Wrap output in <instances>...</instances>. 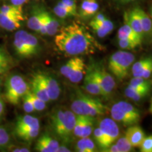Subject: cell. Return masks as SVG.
Listing matches in <instances>:
<instances>
[{
    "instance_id": "obj_9",
    "label": "cell",
    "mask_w": 152,
    "mask_h": 152,
    "mask_svg": "<svg viewBox=\"0 0 152 152\" xmlns=\"http://www.w3.org/2000/svg\"><path fill=\"white\" fill-rule=\"evenodd\" d=\"M36 76L42 82L48 94L49 99L56 100L59 96L61 93L60 86L58 82L54 77L45 73H38Z\"/></svg>"
},
{
    "instance_id": "obj_22",
    "label": "cell",
    "mask_w": 152,
    "mask_h": 152,
    "mask_svg": "<svg viewBox=\"0 0 152 152\" xmlns=\"http://www.w3.org/2000/svg\"><path fill=\"white\" fill-rule=\"evenodd\" d=\"M45 11L40 9L34 10L33 14L28 20V27L30 29L35 30L36 32H39L44 20Z\"/></svg>"
},
{
    "instance_id": "obj_39",
    "label": "cell",
    "mask_w": 152,
    "mask_h": 152,
    "mask_svg": "<svg viewBox=\"0 0 152 152\" xmlns=\"http://www.w3.org/2000/svg\"><path fill=\"white\" fill-rule=\"evenodd\" d=\"M139 147L142 152H152V135L145 137Z\"/></svg>"
},
{
    "instance_id": "obj_11",
    "label": "cell",
    "mask_w": 152,
    "mask_h": 152,
    "mask_svg": "<svg viewBox=\"0 0 152 152\" xmlns=\"http://www.w3.org/2000/svg\"><path fill=\"white\" fill-rule=\"evenodd\" d=\"M59 143L48 134H44L38 139L35 149L40 152H57Z\"/></svg>"
},
{
    "instance_id": "obj_10",
    "label": "cell",
    "mask_w": 152,
    "mask_h": 152,
    "mask_svg": "<svg viewBox=\"0 0 152 152\" xmlns=\"http://www.w3.org/2000/svg\"><path fill=\"white\" fill-rule=\"evenodd\" d=\"M132 73L134 77L148 79L152 73V57H147L132 64Z\"/></svg>"
},
{
    "instance_id": "obj_7",
    "label": "cell",
    "mask_w": 152,
    "mask_h": 152,
    "mask_svg": "<svg viewBox=\"0 0 152 152\" xmlns=\"http://www.w3.org/2000/svg\"><path fill=\"white\" fill-rule=\"evenodd\" d=\"M76 114L70 110H65L64 118L56 128L54 132L64 142H69L73 135V130L76 122Z\"/></svg>"
},
{
    "instance_id": "obj_24",
    "label": "cell",
    "mask_w": 152,
    "mask_h": 152,
    "mask_svg": "<svg viewBox=\"0 0 152 152\" xmlns=\"http://www.w3.org/2000/svg\"><path fill=\"white\" fill-rule=\"evenodd\" d=\"M137 11L140 19V22L144 35H150L152 34V20L148 14L142 9L136 7Z\"/></svg>"
},
{
    "instance_id": "obj_29",
    "label": "cell",
    "mask_w": 152,
    "mask_h": 152,
    "mask_svg": "<svg viewBox=\"0 0 152 152\" xmlns=\"http://www.w3.org/2000/svg\"><path fill=\"white\" fill-rule=\"evenodd\" d=\"M83 60V58H80V57H74V58L68 60L67 63L61 68L60 72L61 75L68 78V76L71 75L73 70L78 66V64Z\"/></svg>"
},
{
    "instance_id": "obj_19",
    "label": "cell",
    "mask_w": 152,
    "mask_h": 152,
    "mask_svg": "<svg viewBox=\"0 0 152 152\" xmlns=\"http://www.w3.org/2000/svg\"><path fill=\"white\" fill-rule=\"evenodd\" d=\"M116 104L126 114L132 125H135L139 123V121H140V118H141V114H140V111L137 108L128 102H123V101L117 102Z\"/></svg>"
},
{
    "instance_id": "obj_2",
    "label": "cell",
    "mask_w": 152,
    "mask_h": 152,
    "mask_svg": "<svg viewBox=\"0 0 152 152\" xmlns=\"http://www.w3.org/2000/svg\"><path fill=\"white\" fill-rule=\"evenodd\" d=\"M71 111L76 115L94 117L104 115L107 111V108L100 100L78 92L72 101Z\"/></svg>"
},
{
    "instance_id": "obj_42",
    "label": "cell",
    "mask_w": 152,
    "mask_h": 152,
    "mask_svg": "<svg viewBox=\"0 0 152 152\" xmlns=\"http://www.w3.org/2000/svg\"><path fill=\"white\" fill-rule=\"evenodd\" d=\"M9 140H10V137L7 130L0 128V147H4L8 145Z\"/></svg>"
},
{
    "instance_id": "obj_49",
    "label": "cell",
    "mask_w": 152,
    "mask_h": 152,
    "mask_svg": "<svg viewBox=\"0 0 152 152\" xmlns=\"http://www.w3.org/2000/svg\"><path fill=\"white\" fill-rule=\"evenodd\" d=\"M7 57H8L7 56V54L4 52V50H2L1 49H0V61H1V59H3V58H7Z\"/></svg>"
},
{
    "instance_id": "obj_40",
    "label": "cell",
    "mask_w": 152,
    "mask_h": 152,
    "mask_svg": "<svg viewBox=\"0 0 152 152\" xmlns=\"http://www.w3.org/2000/svg\"><path fill=\"white\" fill-rule=\"evenodd\" d=\"M118 43L119 47L121 49H125V50H132V49H134L138 47L136 44L132 42V41L128 40V39H125L118 38Z\"/></svg>"
},
{
    "instance_id": "obj_28",
    "label": "cell",
    "mask_w": 152,
    "mask_h": 152,
    "mask_svg": "<svg viewBox=\"0 0 152 152\" xmlns=\"http://www.w3.org/2000/svg\"><path fill=\"white\" fill-rule=\"evenodd\" d=\"M129 87L139 90L150 92V90L151 89V83L147 79L143 78V77H134V78L130 80Z\"/></svg>"
},
{
    "instance_id": "obj_38",
    "label": "cell",
    "mask_w": 152,
    "mask_h": 152,
    "mask_svg": "<svg viewBox=\"0 0 152 152\" xmlns=\"http://www.w3.org/2000/svg\"><path fill=\"white\" fill-rule=\"evenodd\" d=\"M94 119L93 117L87 116L86 117V121H85L84 130L82 133L80 138L83 137H88L91 135V134L93 132V128H94Z\"/></svg>"
},
{
    "instance_id": "obj_12",
    "label": "cell",
    "mask_w": 152,
    "mask_h": 152,
    "mask_svg": "<svg viewBox=\"0 0 152 152\" xmlns=\"http://www.w3.org/2000/svg\"><path fill=\"white\" fill-rule=\"evenodd\" d=\"M90 26L92 27L96 35L102 38L105 37L113 30V22L107 18L101 21L92 20L90 23Z\"/></svg>"
},
{
    "instance_id": "obj_20",
    "label": "cell",
    "mask_w": 152,
    "mask_h": 152,
    "mask_svg": "<svg viewBox=\"0 0 152 152\" xmlns=\"http://www.w3.org/2000/svg\"><path fill=\"white\" fill-rule=\"evenodd\" d=\"M21 19L16 17L9 16L0 13V27L8 31H14L21 26Z\"/></svg>"
},
{
    "instance_id": "obj_4",
    "label": "cell",
    "mask_w": 152,
    "mask_h": 152,
    "mask_svg": "<svg viewBox=\"0 0 152 152\" xmlns=\"http://www.w3.org/2000/svg\"><path fill=\"white\" fill-rule=\"evenodd\" d=\"M14 47L18 56L29 58L37 53L39 42L35 36L25 30H19L15 33Z\"/></svg>"
},
{
    "instance_id": "obj_34",
    "label": "cell",
    "mask_w": 152,
    "mask_h": 152,
    "mask_svg": "<svg viewBox=\"0 0 152 152\" xmlns=\"http://www.w3.org/2000/svg\"><path fill=\"white\" fill-rule=\"evenodd\" d=\"M87 115H77L76 116V122L73 130V135L76 137H81L82 133L84 130L85 121Z\"/></svg>"
},
{
    "instance_id": "obj_6",
    "label": "cell",
    "mask_w": 152,
    "mask_h": 152,
    "mask_svg": "<svg viewBox=\"0 0 152 152\" xmlns=\"http://www.w3.org/2000/svg\"><path fill=\"white\" fill-rule=\"evenodd\" d=\"M92 71L95 78L99 85L101 95L108 98L115 87V80L112 75L106 71L104 68H99L96 66L92 68Z\"/></svg>"
},
{
    "instance_id": "obj_33",
    "label": "cell",
    "mask_w": 152,
    "mask_h": 152,
    "mask_svg": "<svg viewBox=\"0 0 152 152\" xmlns=\"http://www.w3.org/2000/svg\"><path fill=\"white\" fill-rule=\"evenodd\" d=\"M39 128H32L16 132V134L21 140H26V141H31L37 137L39 134Z\"/></svg>"
},
{
    "instance_id": "obj_43",
    "label": "cell",
    "mask_w": 152,
    "mask_h": 152,
    "mask_svg": "<svg viewBox=\"0 0 152 152\" xmlns=\"http://www.w3.org/2000/svg\"><path fill=\"white\" fill-rule=\"evenodd\" d=\"M60 1H61L64 4H65L70 9H71L75 14H77V4H76L75 0H61Z\"/></svg>"
},
{
    "instance_id": "obj_53",
    "label": "cell",
    "mask_w": 152,
    "mask_h": 152,
    "mask_svg": "<svg viewBox=\"0 0 152 152\" xmlns=\"http://www.w3.org/2000/svg\"><path fill=\"white\" fill-rule=\"evenodd\" d=\"M0 83H1V82H0ZM0 99H1V98H0Z\"/></svg>"
},
{
    "instance_id": "obj_13",
    "label": "cell",
    "mask_w": 152,
    "mask_h": 152,
    "mask_svg": "<svg viewBox=\"0 0 152 152\" xmlns=\"http://www.w3.org/2000/svg\"><path fill=\"white\" fill-rule=\"evenodd\" d=\"M124 20L128 23L129 26L132 28V30L143 39L144 35L136 8H134L132 10L125 13Z\"/></svg>"
},
{
    "instance_id": "obj_47",
    "label": "cell",
    "mask_w": 152,
    "mask_h": 152,
    "mask_svg": "<svg viewBox=\"0 0 152 152\" xmlns=\"http://www.w3.org/2000/svg\"><path fill=\"white\" fill-rule=\"evenodd\" d=\"M12 151L14 152H28L30 151V150L28 148L21 147V148H16L14 150H12Z\"/></svg>"
},
{
    "instance_id": "obj_5",
    "label": "cell",
    "mask_w": 152,
    "mask_h": 152,
    "mask_svg": "<svg viewBox=\"0 0 152 152\" xmlns=\"http://www.w3.org/2000/svg\"><path fill=\"white\" fill-rule=\"evenodd\" d=\"M29 91V86L26 81L18 75L9 77L6 83V98L9 103L16 105Z\"/></svg>"
},
{
    "instance_id": "obj_46",
    "label": "cell",
    "mask_w": 152,
    "mask_h": 152,
    "mask_svg": "<svg viewBox=\"0 0 152 152\" xmlns=\"http://www.w3.org/2000/svg\"><path fill=\"white\" fill-rule=\"evenodd\" d=\"M137 1V0H115V1H117L118 3L120 4H130L132 2H134V1Z\"/></svg>"
},
{
    "instance_id": "obj_8",
    "label": "cell",
    "mask_w": 152,
    "mask_h": 152,
    "mask_svg": "<svg viewBox=\"0 0 152 152\" xmlns=\"http://www.w3.org/2000/svg\"><path fill=\"white\" fill-rule=\"evenodd\" d=\"M99 127L104 133L108 147L118 139L120 134L119 128L113 119L108 118L102 119L100 121Z\"/></svg>"
},
{
    "instance_id": "obj_52",
    "label": "cell",
    "mask_w": 152,
    "mask_h": 152,
    "mask_svg": "<svg viewBox=\"0 0 152 152\" xmlns=\"http://www.w3.org/2000/svg\"><path fill=\"white\" fill-rule=\"evenodd\" d=\"M150 14H151V18H152V7L151 9H150Z\"/></svg>"
},
{
    "instance_id": "obj_31",
    "label": "cell",
    "mask_w": 152,
    "mask_h": 152,
    "mask_svg": "<svg viewBox=\"0 0 152 152\" xmlns=\"http://www.w3.org/2000/svg\"><path fill=\"white\" fill-rule=\"evenodd\" d=\"M54 12L56 16L60 18H66L70 16H76L75 14L71 9H70L65 4H64L61 1H58L57 4L55 6L54 8Z\"/></svg>"
},
{
    "instance_id": "obj_32",
    "label": "cell",
    "mask_w": 152,
    "mask_h": 152,
    "mask_svg": "<svg viewBox=\"0 0 152 152\" xmlns=\"http://www.w3.org/2000/svg\"><path fill=\"white\" fill-rule=\"evenodd\" d=\"M149 92H146V91L139 90L137 89L132 88V87H128L125 90V94L127 97L130 98L134 102H139L145 97Z\"/></svg>"
},
{
    "instance_id": "obj_41",
    "label": "cell",
    "mask_w": 152,
    "mask_h": 152,
    "mask_svg": "<svg viewBox=\"0 0 152 152\" xmlns=\"http://www.w3.org/2000/svg\"><path fill=\"white\" fill-rule=\"evenodd\" d=\"M23 109L26 113H32V112L35 111L33 102H32V101L29 96V94H28V92L23 97Z\"/></svg>"
},
{
    "instance_id": "obj_17",
    "label": "cell",
    "mask_w": 152,
    "mask_h": 152,
    "mask_svg": "<svg viewBox=\"0 0 152 152\" xmlns=\"http://www.w3.org/2000/svg\"><path fill=\"white\" fill-rule=\"evenodd\" d=\"M118 38L132 41V42L136 44L137 46H140L142 42V38L132 30V28L125 20L124 24L119 28L118 31Z\"/></svg>"
},
{
    "instance_id": "obj_50",
    "label": "cell",
    "mask_w": 152,
    "mask_h": 152,
    "mask_svg": "<svg viewBox=\"0 0 152 152\" xmlns=\"http://www.w3.org/2000/svg\"><path fill=\"white\" fill-rule=\"evenodd\" d=\"M3 113H4V104L2 101H1V99H0V118H1Z\"/></svg>"
},
{
    "instance_id": "obj_37",
    "label": "cell",
    "mask_w": 152,
    "mask_h": 152,
    "mask_svg": "<svg viewBox=\"0 0 152 152\" xmlns=\"http://www.w3.org/2000/svg\"><path fill=\"white\" fill-rule=\"evenodd\" d=\"M28 94H29L30 99H31L32 102H33L34 109H35V111H42L46 108L47 102L42 100L41 99L38 98L37 96H35L33 92H30V91H28Z\"/></svg>"
},
{
    "instance_id": "obj_14",
    "label": "cell",
    "mask_w": 152,
    "mask_h": 152,
    "mask_svg": "<svg viewBox=\"0 0 152 152\" xmlns=\"http://www.w3.org/2000/svg\"><path fill=\"white\" fill-rule=\"evenodd\" d=\"M126 137L133 147H139L145 137L142 129L139 125H130L126 131Z\"/></svg>"
},
{
    "instance_id": "obj_51",
    "label": "cell",
    "mask_w": 152,
    "mask_h": 152,
    "mask_svg": "<svg viewBox=\"0 0 152 152\" xmlns=\"http://www.w3.org/2000/svg\"><path fill=\"white\" fill-rule=\"evenodd\" d=\"M149 111H150V112H151V113L152 114V99H151V105H150Z\"/></svg>"
},
{
    "instance_id": "obj_3",
    "label": "cell",
    "mask_w": 152,
    "mask_h": 152,
    "mask_svg": "<svg viewBox=\"0 0 152 152\" xmlns=\"http://www.w3.org/2000/svg\"><path fill=\"white\" fill-rule=\"evenodd\" d=\"M134 56L126 51H118L111 55L109 61V70L118 80H123L128 75L134 61Z\"/></svg>"
},
{
    "instance_id": "obj_26",
    "label": "cell",
    "mask_w": 152,
    "mask_h": 152,
    "mask_svg": "<svg viewBox=\"0 0 152 152\" xmlns=\"http://www.w3.org/2000/svg\"><path fill=\"white\" fill-rule=\"evenodd\" d=\"M0 13L9 16L16 17V18L21 19L22 20H24L22 7H16L13 4H4L0 7Z\"/></svg>"
},
{
    "instance_id": "obj_27",
    "label": "cell",
    "mask_w": 152,
    "mask_h": 152,
    "mask_svg": "<svg viewBox=\"0 0 152 152\" xmlns=\"http://www.w3.org/2000/svg\"><path fill=\"white\" fill-rule=\"evenodd\" d=\"M45 18L47 27V35L49 36L56 35L58 31V28L60 26L59 22L47 11H45Z\"/></svg>"
},
{
    "instance_id": "obj_36",
    "label": "cell",
    "mask_w": 152,
    "mask_h": 152,
    "mask_svg": "<svg viewBox=\"0 0 152 152\" xmlns=\"http://www.w3.org/2000/svg\"><path fill=\"white\" fill-rule=\"evenodd\" d=\"M115 142H116L115 144L119 150V152H129L132 151L133 148H134L130 144V142H129L126 136L121 137V138L118 137Z\"/></svg>"
},
{
    "instance_id": "obj_21",
    "label": "cell",
    "mask_w": 152,
    "mask_h": 152,
    "mask_svg": "<svg viewBox=\"0 0 152 152\" xmlns=\"http://www.w3.org/2000/svg\"><path fill=\"white\" fill-rule=\"evenodd\" d=\"M31 85L32 92L35 96H37L38 98L41 99L42 100L45 101V102H48L50 101L48 94H47L46 89L45 88L42 82L39 80L35 74L33 75V79H32Z\"/></svg>"
},
{
    "instance_id": "obj_35",
    "label": "cell",
    "mask_w": 152,
    "mask_h": 152,
    "mask_svg": "<svg viewBox=\"0 0 152 152\" xmlns=\"http://www.w3.org/2000/svg\"><path fill=\"white\" fill-rule=\"evenodd\" d=\"M93 134H94V138L95 140L96 143L98 144V146L102 149L103 151L107 149V144H106V139L104 137V134L102 130L99 128H96L94 129L93 131Z\"/></svg>"
},
{
    "instance_id": "obj_44",
    "label": "cell",
    "mask_w": 152,
    "mask_h": 152,
    "mask_svg": "<svg viewBox=\"0 0 152 152\" xmlns=\"http://www.w3.org/2000/svg\"><path fill=\"white\" fill-rule=\"evenodd\" d=\"M28 1V0H11V4L16 7H22Z\"/></svg>"
},
{
    "instance_id": "obj_25",
    "label": "cell",
    "mask_w": 152,
    "mask_h": 152,
    "mask_svg": "<svg viewBox=\"0 0 152 152\" xmlns=\"http://www.w3.org/2000/svg\"><path fill=\"white\" fill-rule=\"evenodd\" d=\"M75 149L79 152H94L97 151L96 145L90 137H83L77 141L75 146Z\"/></svg>"
},
{
    "instance_id": "obj_16",
    "label": "cell",
    "mask_w": 152,
    "mask_h": 152,
    "mask_svg": "<svg viewBox=\"0 0 152 152\" xmlns=\"http://www.w3.org/2000/svg\"><path fill=\"white\" fill-rule=\"evenodd\" d=\"M32 128H39V120L30 115L20 116L16 121L15 133Z\"/></svg>"
},
{
    "instance_id": "obj_48",
    "label": "cell",
    "mask_w": 152,
    "mask_h": 152,
    "mask_svg": "<svg viewBox=\"0 0 152 152\" xmlns=\"http://www.w3.org/2000/svg\"><path fill=\"white\" fill-rule=\"evenodd\" d=\"M71 151V150H70L68 148L66 147H64V146H62V147H58V149H57V152H70Z\"/></svg>"
},
{
    "instance_id": "obj_45",
    "label": "cell",
    "mask_w": 152,
    "mask_h": 152,
    "mask_svg": "<svg viewBox=\"0 0 152 152\" xmlns=\"http://www.w3.org/2000/svg\"><path fill=\"white\" fill-rule=\"evenodd\" d=\"M104 151H108V152H119V150L118 149L116 144H112L111 145H110L109 147L107 148L106 150H104Z\"/></svg>"
},
{
    "instance_id": "obj_15",
    "label": "cell",
    "mask_w": 152,
    "mask_h": 152,
    "mask_svg": "<svg viewBox=\"0 0 152 152\" xmlns=\"http://www.w3.org/2000/svg\"><path fill=\"white\" fill-rule=\"evenodd\" d=\"M83 87L87 92L92 95H101V90L97 81L93 73L92 68H90L85 73Z\"/></svg>"
},
{
    "instance_id": "obj_23",
    "label": "cell",
    "mask_w": 152,
    "mask_h": 152,
    "mask_svg": "<svg viewBox=\"0 0 152 152\" xmlns=\"http://www.w3.org/2000/svg\"><path fill=\"white\" fill-rule=\"evenodd\" d=\"M111 115L112 119H113L115 121L122 123L123 125H125V126H130L132 125V123L122 109L118 106V104L115 103L112 106L111 109Z\"/></svg>"
},
{
    "instance_id": "obj_30",
    "label": "cell",
    "mask_w": 152,
    "mask_h": 152,
    "mask_svg": "<svg viewBox=\"0 0 152 152\" xmlns=\"http://www.w3.org/2000/svg\"><path fill=\"white\" fill-rule=\"evenodd\" d=\"M85 68H86V65H85L84 60H83L78 64V66L73 70L71 75L68 76V79L73 83H80L85 75Z\"/></svg>"
},
{
    "instance_id": "obj_18",
    "label": "cell",
    "mask_w": 152,
    "mask_h": 152,
    "mask_svg": "<svg viewBox=\"0 0 152 152\" xmlns=\"http://www.w3.org/2000/svg\"><path fill=\"white\" fill-rule=\"evenodd\" d=\"M99 7L96 0H83L79 9L80 16L83 18H90L97 13Z\"/></svg>"
},
{
    "instance_id": "obj_1",
    "label": "cell",
    "mask_w": 152,
    "mask_h": 152,
    "mask_svg": "<svg viewBox=\"0 0 152 152\" xmlns=\"http://www.w3.org/2000/svg\"><path fill=\"white\" fill-rule=\"evenodd\" d=\"M54 42L61 52L70 56L87 54L95 48L94 38L75 22L61 28L55 36Z\"/></svg>"
}]
</instances>
